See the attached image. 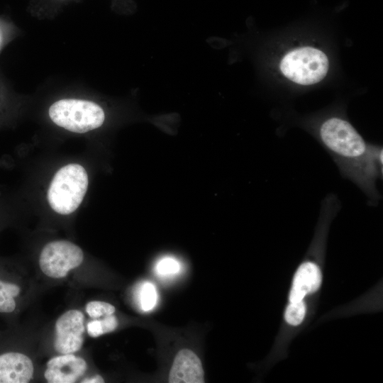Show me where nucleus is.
<instances>
[{
	"label": "nucleus",
	"instance_id": "15",
	"mask_svg": "<svg viewBox=\"0 0 383 383\" xmlns=\"http://www.w3.org/2000/svg\"><path fill=\"white\" fill-rule=\"evenodd\" d=\"M181 269L180 263L172 257H164L157 262L155 271L161 277H170L177 274Z\"/></svg>",
	"mask_w": 383,
	"mask_h": 383
},
{
	"label": "nucleus",
	"instance_id": "1",
	"mask_svg": "<svg viewBox=\"0 0 383 383\" xmlns=\"http://www.w3.org/2000/svg\"><path fill=\"white\" fill-rule=\"evenodd\" d=\"M318 134L341 175L366 194L370 204L377 205L380 199L377 181L382 178V148L367 143L350 122L340 117L323 121Z\"/></svg>",
	"mask_w": 383,
	"mask_h": 383
},
{
	"label": "nucleus",
	"instance_id": "17",
	"mask_svg": "<svg viewBox=\"0 0 383 383\" xmlns=\"http://www.w3.org/2000/svg\"><path fill=\"white\" fill-rule=\"evenodd\" d=\"M83 383H103L104 380L103 377L99 374H96L91 378H87L82 381Z\"/></svg>",
	"mask_w": 383,
	"mask_h": 383
},
{
	"label": "nucleus",
	"instance_id": "8",
	"mask_svg": "<svg viewBox=\"0 0 383 383\" xmlns=\"http://www.w3.org/2000/svg\"><path fill=\"white\" fill-rule=\"evenodd\" d=\"M169 382H204L201 360L193 351L183 349L178 352L170 372Z\"/></svg>",
	"mask_w": 383,
	"mask_h": 383
},
{
	"label": "nucleus",
	"instance_id": "16",
	"mask_svg": "<svg viewBox=\"0 0 383 383\" xmlns=\"http://www.w3.org/2000/svg\"><path fill=\"white\" fill-rule=\"evenodd\" d=\"M86 311L91 318H97L102 316L113 314L115 307L104 301H92L87 304Z\"/></svg>",
	"mask_w": 383,
	"mask_h": 383
},
{
	"label": "nucleus",
	"instance_id": "12",
	"mask_svg": "<svg viewBox=\"0 0 383 383\" xmlns=\"http://www.w3.org/2000/svg\"><path fill=\"white\" fill-rule=\"evenodd\" d=\"M117 326V318L111 314L106 316L102 320L89 321L87 325V330L90 336L96 338L114 331Z\"/></svg>",
	"mask_w": 383,
	"mask_h": 383
},
{
	"label": "nucleus",
	"instance_id": "14",
	"mask_svg": "<svg viewBox=\"0 0 383 383\" xmlns=\"http://www.w3.org/2000/svg\"><path fill=\"white\" fill-rule=\"evenodd\" d=\"M306 313V306L301 300L296 302H291L287 306L284 318L286 321L292 326L300 324Z\"/></svg>",
	"mask_w": 383,
	"mask_h": 383
},
{
	"label": "nucleus",
	"instance_id": "13",
	"mask_svg": "<svg viewBox=\"0 0 383 383\" xmlns=\"http://www.w3.org/2000/svg\"><path fill=\"white\" fill-rule=\"evenodd\" d=\"M138 300L143 311L152 310L156 305L157 294L154 285L150 282L143 283L138 292Z\"/></svg>",
	"mask_w": 383,
	"mask_h": 383
},
{
	"label": "nucleus",
	"instance_id": "10",
	"mask_svg": "<svg viewBox=\"0 0 383 383\" xmlns=\"http://www.w3.org/2000/svg\"><path fill=\"white\" fill-rule=\"evenodd\" d=\"M321 282V274L319 267L312 262L301 264L294 277L289 294L290 302L303 300L309 294L316 292Z\"/></svg>",
	"mask_w": 383,
	"mask_h": 383
},
{
	"label": "nucleus",
	"instance_id": "11",
	"mask_svg": "<svg viewBox=\"0 0 383 383\" xmlns=\"http://www.w3.org/2000/svg\"><path fill=\"white\" fill-rule=\"evenodd\" d=\"M20 291L18 285L0 281V312L11 313L14 311V297L19 294Z\"/></svg>",
	"mask_w": 383,
	"mask_h": 383
},
{
	"label": "nucleus",
	"instance_id": "9",
	"mask_svg": "<svg viewBox=\"0 0 383 383\" xmlns=\"http://www.w3.org/2000/svg\"><path fill=\"white\" fill-rule=\"evenodd\" d=\"M33 374V362L26 355L16 352L0 355V383H27Z\"/></svg>",
	"mask_w": 383,
	"mask_h": 383
},
{
	"label": "nucleus",
	"instance_id": "4",
	"mask_svg": "<svg viewBox=\"0 0 383 383\" xmlns=\"http://www.w3.org/2000/svg\"><path fill=\"white\" fill-rule=\"evenodd\" d=\"M280 70L292 82L310 85L321 81L328 70V60L320 50L305 47L292 50L280 62Z\"/></svg>",
	"mask_w": 383,
	"mask_h": 383
},
{
	"label": "nucleus",
	"instance_id": "6",
	"mask_svg": "<svg viewBox=\"0 0 383 383\" xmlns=\"http://www.w3.org/2000/svg\"><path fill=\"white\" fill-rule=\"evenodd\" d=\"M84 314L78 310H70L60 316L55 323L54 348L61 354L78 351L83 344Z\"/></svg>",
	"mask_w": 383,
	"mask_h": 383
},
{
	"label": "nucleus",
	"instance_id": "5",
	"mask_svg": "<svg viewBox=\"0 0 383 383\" xmlns=\"http://www.w3.org/2000/svg\"><path fill=\"white\" fill-rule=\"evenodd\" d=\"M84 260L82 250L65 240L47 243L41 250L39 265L42 272L52 278H62L79 266Z\"/></svg>",
	"mask_w": 383,
	"mask_h": 383
},
{
	"label": "nucleus",
	"instance_id": "3",
	"mask_svg": "<svg viewBox=\"0 0 383 383\" xmlns=\"http://www.w3.org/2000/svg\"><path fill=\"white\" fill-rule=\"evenodd\" d=\"M48 114L55 125L75 133L96 129L105 120L104 111L99 104L75 99L55 101L50 106Z\"/></svg>",
	"mask_w": 383,
	"mask_h": 383
},
{
	"label": "nucleus",
	"instance_id": "7",
	"mask_svg": "<svg viewBox=\"0 0 383 383\" xmlns=\"http://www.w3.org/2000/svg\"><path fill=\"white\" fill-rule=\"evenodd\" d=\"M86 361L71 353L50 359L44 376L49 383H74L86 372Z\"/></svg>",
	"mask_w": 383,
	"mask_h": 383
},
{
	"label": "nucleus",
	"instance_id": "2",
	"mask_svg": "<svg viewBox=\"0 0 383 383\" xmlns=\"http://www.w3.org/2000/svg\"><path fill=\"white\" fill-rule=\"evenodd\" d=\"M88 174L83 166L70 163L59 169L52 177L47 192L50 208L61 215L74 213L87 192Z\"/></svg>",
	"mask_w": 383,
	"mask_h": 383
}]
</instances>
